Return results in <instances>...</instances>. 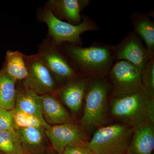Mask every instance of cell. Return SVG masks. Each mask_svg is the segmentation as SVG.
I'll return each mask as SVG.
<instances>
[{"label": "cell", "instance_id": "1", "mask_svg": "<svg viewBox=\"0 0 154 154\" xmlns=\"http://www.w3.org/2000/svg\"><path fill=\"white\" fill-rule=\"evenodd\" d=\"M64 51L70 63L81 75L107 77L115 62V46L94 43L88 47L66 45Z\"/></svg>", "mask_w": 154, "mask_h": 154}, {"label": "cell", "instance_id": "2", "mask_svg": "<svg viewBox=\"0 0 154 154\" xmlns=\"http://www.w3.org/2000/svg\"><path fill=\"white\" fill-rule=\"evenodd\" d=\"M110 111L114 118L134 128L144 123L154 125V98L145 91L119 98L113 97Z\"/></svg>", "mask_w": 154, "mask_h": 154}, {"label": "cell", "instance_id": "3", "mask_svg": "<svg viewBox=\"0 0 154 154\" xmlns=\"http://www.w3.org/2000/svg\"><path fill=\"white\" fill-rule=\"evenodd\" d=\"M112 89L106 77L91 78L85 94V107L80 123L87 128L99 127L106 122L108 99Z\"/></svg>", "mask_w": 154, "mask_h": 154}, {"label": "cell", "instance_id": "4", "mask_svg": "<svg viewBox=\"0 0 154 154\" xmlns=\"http://www.w3.org/2000/svg\"><path fill=\"white\" fill-rule=\"evenodd\" d=\"M134 128L123 124L100 128L86 143L94 154L125 153L133 136Z\"/></svg>", "mask_w": 154, "mask_h": 154}, {"label": "cell", "instance_id": "5", "mask_svg": "<svg viewBox=\"0 0 154 154\" xmlns=\"http://www.w3.org/2000/svg\"><path fill=\"white\" fill-rule=\"evenodd\" d=\"M39 17L42 22L47 24L48 34L56 45L67 42L72 45L80 46L82 44L81 37L82 33L99 29L96 22L88 16H83L82 23L77 25L58 19L48 8L42 10Z\"/></svg>", "mask_w": 154, "mask_h": 154}, {"label": "cell", "instance_id": "6", "mask_svg": "<svg viewBox=\"0 0 154 154\" xmlns=\"http://www.w3.org/2000/svg\"><path fill=\"white\" fill-rule=\"evenodd\" d=\"M108 75L113 97H124L145 91L142 84L141 72L127 61L116 60Z\"/></svg>", "mask_w": 154, "mask_h": 154}, {"label": "cell", "instance_id": "7", "mask_svg": "<svg viewBox=\"0 0 154 154\" xmlns=\"http://www.w3.org/2000/svg\"><path fill=\"white\" fill-rule=\"evenodd\" d=\"M24 58L28 70L24 85L40 96L57 93L56 81L37 54L24 55Z\"/></svg>", "mask_w": 154, "mask_h": 154}, {"label": "cell", "instance_id": "8", "mask_svg": "<svg viewBox=\"0 0 154 154\" xmlns=\"http://www.w3.org/2000/svg\"><path fill=\"white\" fill-rule=\"evenodd\" d=\"M57 45L45 42L42 45L38 57L46 66L55 81L64 84L81 75L70 62L59 51Z\"/></svg>", "mask_w": 154, "mask_h": 154}, {"label": "cell", "instance_id": "9", "mask_svg": "<svg viewBox=\"0 0 154 154\" xmlns=\"http://www.w3.org/2000/svg\"><path fill=\"white\" fill-rule=\"evenodd\" d=\"M116 60H123L130 63L142 72L151 59L154 58L133 31L128 33L115 46Z\"/></svg>", "mask_w": 154, "mask_h": 154}, {"label": "cell", "instance_id": "10", "mask_svg": "<svg viewBox=\"0 0 154 154\" xmlns=\"http://www.w3.org/2000/svg\"><path fill=\"white\" fill-rule=\"evenodd\" d=\"M45 133L53 148L59 154L70 145L84 143L85 138L82 130L74 123L50 125Z\"/></svg>", "mask_w": 154, "mask_h": 154}, {"label": "cell", "instance_id": "11", "mask_svg": "<svg viewBox=\"0 0 154 154\" xmlns=\"http://www.w3.org/2000/svg\"><path fill=\"white\" fill-rule=\"evenodd\" d=\"M91 79V77L79 76L58 88L57 93L59 98L72 113H79L82 108Z\"/></svg>", "mask_w": 154, "mask_h": 154}, {"label": "cell", "instance_id": "12", "mask_svg": "<svg viewBox=\"0 0 154 154\" xmlns=\"http://www.w3.org/2000/svg\"><path fill=\"white\" fill-rule=\"evenodd\" d=\"M90 2V0H51L48 2V9L58 19L77 25L82 23L81 12Z\"/></svg>", "mask_w": 154, "mask_h": 154}, {"label": "cell", "instance_id": "13", "mask_svg": "<svg viewBox=\"0 0 154 154\" xmlns=\"http://www.w3.org/2000/svg\"><path fill=\"white\" fill-rule=\"evenodd\" d=\"M41 96L42 113L45 120L49 125L73 123L68 110L54 94Z\"/></svg>", "mask_w": 154, "mask_h": 154}, {"label": "cell", "instance_id": "14", "mask_svg": "<svg viewBox=\"0 0 154 154\" xmlns=\"http://www.w3.org/2000/svg\"><path fill=\"white\" fill-rule=\"evenodd\" d=\"M154 125L143 123L134 128L125 154H152L154 148Z\"/></svg>", "mask_w": 154, "mask_h": 154}, {"label": "cell", "instance_id": "15", "mask_svg": "<svg viewBox=\"0 0 154 154\" xmlns=\"http://www.w3.org/2000/svg\"><path fill=\"white\" fill-rule=\"evenodd\" d=\"M14 110L36 116L41 122L44 129L50 126L45 120L42 113L41 96L25 86L23 89L17 91L16 104Z\"/></svg>", "mask_w": 154, "mask_h": 154}, {"label": "cell", "instance_id": "16", "mask_svg": "<svg viewBox=\"0 0 154 154\" xmlns=\"http://www.w3.org/2000/svg\"><path fill=\"white\" fill-rule=\"evenodd\" d=\"M130 17L134 32L145 42L150 54L154 57V23L149 15L136 12Z\"/></svg>", "mask_w": 154, "mask_h": 154}, {"label": "cell", "instance_id": "17", "mask_svg": "<svg viewBox=\"0 0 154 154\" xmlns=\"http://www.w3.org/2000/svg\"><path fill=\"white\" fill-rule=\"evenodd\" d=\"M23 149L38 151L44 147L45 134L42 127H30L16 129Z\"/></svg>", "mask_w": 154, "mask_h": 154}, {"label": "cell", "instance_id": "18", "mask_svg": "<svg viewBox=\"0 0 154 154\" xmlns=\"http://www.w3.org/2000/svg\"><path fill=\"white\" fill-rule=\"evenodd\" d=\"M4 68L7 73L15 81L25 80L28 74L24 55L19 51H7Z\"/></svg>", "mask_w": 154, "mask_h": 154}, {"label": "cell", "instance_id": "19", "mask_svg": "<svg viewBox=\"0 0 154 154\" xmlns=\"http://www.w3.org/2000/svg\"><path fill=\"white\" fill-rule=\"evenodd\" d=\"M3 68L0 71V107L6 110H14L16 104V83Z\"/></svg>", "mask_w": 154, "mask_h": 154}, {"label": "cell", "instance_id": "20", "mask_svg": "<svg viewBox=\"0 0 154 154\" xmlns=\"http://www.w3.org/2000/svg\"><path fill=\"white\" fill-rule=\"evenodd\" d=\"M0 151L6 154H24L16 129L0 131Z\"/></svg>", "mask_w": 154, "mask_h": 154}, {"label": "cell", "instance_id": "21", "mask_svg": "<svg viewBox=\"0 0 154 154\" xmlns=\"http://www.w3.org/2000/svg\"><path fill=\"white\" fill-rule=\"evenodd\" d=\"M15 129L30 127H42L41 122L36 116L19 110H13Z\"/></svg>", "mask_w": 154, "mask_h": 154}, {"label": "cell", "instance_id": "22", "mask_svg": "<svg viewBox=\"0 0 154 154\" xmlns=\"http://www.w3.org/2000/svg\"><path fill=\"white\" fill-rule=\"evenodd\" d=\"M143 87L150 97L154 98V57L149 61L141 73Z\"/></svg>", "mask_w": 154, "mask_h": 154}, {"label": "cell", "instance_id": "23", "mask_svg": "<svg viewBox=\"0 0 154 154\" xmlns=\"http://www.w3.org/2000/svg\"><path fill=\"white\" fill-rule=\"evenodd\" d=\"M15 129L13 110H8L0 107V131Z\"/></svg>", "mask_w": 154, "mask_h": 154}, {"label": "cell", "instance_id": "24", "mask_svg": "<svg viewBox=\"0 0 154 154\" xmlns=\"http://www.w3.org/2000/svg\"><path fill=\"white\" fill-rule=\"evenodd\" d=\"M63 154H94L86 143H81L72 144L66 147Z\"/></svg>", "mask_w": 154, "mask_h": 154}]
</instances>
